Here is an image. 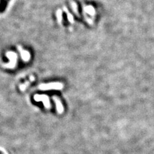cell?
<instances>
[{
  "label": "cell",
  "mask_w": 154,
  "mask_h": 154,
  "mask_svg": "<svg viewBox=\"0 0 154 154\" xmlns=\"http://www.w3.org/2000/svg\"><path fill=\"white\" fill-rule=\"evenodd\" d=\"M63 88V84L61 83H50L48 84H41L39 85V89L41 90L61 89Z\"/></svg>",
  "instance_id": "6da1fadb"
},
{
  "label": "cell",
  "mask_w": 154,
  "mask_h": 154,
  "mask_svg": "<svg viewBox=\"0 0 154 154\" xmlns=\"http://www.w3.org/2000/svg\"><path fill=\"white\" fill-rule=\"evenodd\" d=\"M34 100L37 101H42L46 109H50V100L48 96L44 95V94H36L34 96Z\"/></svg>",
  "instance_id": "7a4b0ae2"
},
{
  "label": "cell",
  "mask_w": 154,
  "mask_h": 154,
  "mask_svg": "<svg viewBox=\"0 0 154 154\" xmlns=\"http://www.w3.org/2000/svg\"><path fill=\"white\" fill-rule=\"evenodd\" d=\"M53 100L55 103V105H56V109L58 112L59 114L62 113L63 111H64V107H63V105L62 104L61 100L56 96H53Z\"/></svg>",
  "instance_id": "3957f363"
}]
</instances>
